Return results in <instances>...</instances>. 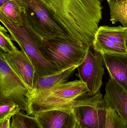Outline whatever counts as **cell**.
<instances>
[{"label": "cell", "mask_w": 127, "mask_h": 128, "mask_svg": "<svg viewBox=\"0 0 127 128\" xmlns=\"http://www.w3.org/2000/svg\"><path fill=\"white\" fill-rule=\"evenodd\" d=\"M1 22L10 34L12 41L19 45L29 57L36 71V78L45 76L58 72L41 54L37 44L24 26H19L0 12Z\"/></svg>", "instance_id": "obj_5"}, {"label": "cell", "mask_w": 127, "mask_h": 128, "mask_svg": "<svg viewBox=\"0 0 127 128\" xmlns=\"http://www.w3.org/2000/svg\"><path fill=\"white\" fill-rule=\"evenodd\" d=\"M105 128H127V126L115 110L108 107Z\"/></svg>", "instance_id": "obj_20"}, {"label": "cell", "mask_w": 127, "mask_h": 128, "mask_svg": "<svg viewBox=\"0 0 127 128\" xmlns=\"http://www.w3.org/2000/svg\"><path fill=\"white\" fill-rule=\"evenodd\" d=\"M108 106L100 91L84 96L83 104L73 112L81 128H105Z\"/></svg>", "instance_id": "obj_7"}, {"label": "cell", "mask_w": 127, "mask_h": 128, "mask_svg": "<svg viewBox=\"0 0 127 128\" xmlns=\"http://www.w3.org/2000/svg\"><path fill=\"white\" fill-rule=\"evenodd\" d=\"M127 27L100 26L95 34L92 46L101 54H127Z\"/></svg>", "instance_id": "obj_9"}, {"label": "cell", "mask_w": 127, "mask_h": 128, "mask_svg": "<svg viewBox=\"0 0 127 128\" xmlns=\"http://www.w3.org/2000/svg\"><path fill=\"white\" fill-rule=\"evenodd\" d=\"M110 10L112 23L119 22L125 28L127 27V0H107Z\"/></svg>", "instance_id": "obj_15"}, {"label": "cell", "mask_w": 127, "mask_h": 128, "mask_svg": "<svg viewBox=\"0 0 127 128\" xmlns=\"http://www.w3.org/2000/svg\"><path fill=\"white\" fill-rule=\"evenodd\" d=\"M0 55L3 57L10 68L31 91L36 77V71L27 54L18 49L11 53L0 51Z\"/></svg>", "instance_id": "obj_10"}, {"label": "cell", "mask_w": 127, "mask_h": 128, "mask_svg": "<svg viewBox=\"0 0 127 128\" xmlns=\"http://www.w3.org/2000/svg\"><path fill=\"white\" fill-rule=\"evenodd\" d=\"M88 92L86 85L75 80L40 90L31 91L28 99V116L47 110L71 112L79 106L80 98Z\"/></svg>", "instance_id": "obj_2"}, {"label": "cell", "mask_w": 127, "mask_h": 128, "mask_svg": "<svg viewBox=\"0 0 127 128\" xmlns=\"http://www.w3.org/2000/svg\"><path fill=\"white\" fill-rule=\"evenodd\" d=\"M34 116L40 128H75L77 123L73 111L47 110Z\"/></svg>", "instance_id": "obj_12"}, {"label": "cell", "mask_w": 127, "mask_h": 128, "mask_svg": "<svg viewBox=\"0 0 127 128\" xmlns=\"http://www.w3.org/2000/svg\"><path fill=\"white\" fill-rule=\"evenodd\" d=\"M126 46H127V36H126Z\"/></svg>", "instance_id": "obj_24"}, {"label": "cell", "mask_w": 127, "mask_h": 128, "mask_svg": "<svg viewBox=\"0 0 127 128\" xmlns=\"http://www.w3.org/2000/svg\"><path fill=\"white\" fill-rule=\"evenodd\" d=\"M21 6L13 0L9 1L0 6V12L19 26H23Z\"/></svg>", "instance_id": "obj_16"}, {"label": "cell", "mask_w": 127, "mask_h": 128, "mask_svg": "<svg viewBox=\"0 0 127 128\" xmlns=\"http://www.w3.org/2000/svg\"><path fill=\"white\" fill-rule=\"evenodd\" d=\"M31 90L0 55V103L12 102L27 114Z\"/></svg>", "instance_id": "obj_6"}, {"label": "cell", "mask_w": 127, "mask_h": 128, "mask_svg": "<svg viewBox=\"0 0 127 128\" xmlns=\"http://www.w3.org/2000/svg\"><path fill=\"white\" fill-rule=\"evenodd\" d=\"M52 18L74 40L92 45L102 19L103 0H38Z\"/></svg>", "instance_id": "obj_1"}, {"label": "cell", "mask_w": 127, "mask_h": 128, "mask_svg": "<svg viewBox=\"0 0 127 128\" xmlns=\"http://www.w3.org/2000/svg\"><path fill=\"white\" fill-rule=\"evenodd\" d=\"M80 66H73L50 75L36 78L31 91L48 88L68 82L75 70Z\"/></svg>", "instance_id": "obj_14"}, {"label": "cell", "mask_w": 127, "mask_h": 128, "mask_svg": "<svg viewBox=\"0 0 127 128\" xmlns=\"http://www.w3.org/2000/svg\"><path fill=\"white\" fill-rule=\"evenodd\" d=\"M36 43L42 56L58 71L73 66H80L89 48L72 39L52 38Z\"/></svg>", "instance_id": "obj_3"}, {"label": "cell", "mask_w": 127, "mask_h": 128, "mask_svg": "<svg viewBox=\"0 0 127 128\" xmlns=\"http://www.w3.org/2000/svg\"><path fill=\"white\" fill-rule=\"evenodd\" d=\"M112 0L115 1V0Z\"/></svg>", "instance_id": "obj_25"}, {"label": "cell", "mask_w": 127, "mask_h": 128, "mask_svg": "<svg viewBox=\"0 0 127 128\" xmlns=\"http://www.w3.org/2000/svg\"><path fill=\"white\" fill-rule=\"evenodd\" d=\"M21 0L36 15L31 16L26 10L22 13L24 26L36 43L52 38L72 39L52 18L39 0Z\"/></svg>", "instance_id": "obj_4"}, {"label": "cell", "mask_w": 127, "mask_h": 128, "mask_svg": "<svg viewBox=\"0 0 127 128\" xmlns=\"http://www.w3.org/2000/svg\"><path fill=\"white\" fill-rule=\"evenodd\" d=\"M81 128L80 126L78 124V123H77V125H76V128Z\"/></svg>", "instance_id": "obj_23"}, {"label": "cell", "mask_w": 127, "mask_h": 128, "mask_svg": "<svg viewBox=\"0 0 127 128\" xmlns=\"http://www.w3.org/2000/svg\"><path fill=\"white\" fill-rule=\"evenodd\" d=\"M10 0H13L14 1H15V2L17 3L19 6H21V5L22 4V1L21 0H0V6H1V5H3V4H4V3H6V2H7L9 1Z\"/></svg>", "instance_id": "obj_22"}, {"label": "cell", "mask_w": 127, "mask_h": 128, "mask_svg": "<svg viewBox=\"0 0 127 128\" xmlns=\"http://www.w3.org/2000/svg\"><path fill=\"white\" fill-rule=\"evenodd\" d=\"M103 98L108 107L115 110L127 126V92L111 78L106 84Z\"/></svg>", "instance_id": "obj_11"}, {"label": "cell", "mask_w": 127, "mask_h": 128, "mask_svg": "<svg viewBox=\"0 0 127 128\" xmlns=\"http://www.w3.org/2000/svg\"><path fill=\"white\" fill-rule=\"evenodd\" d=\"M10 128H40L35 117L20 111L12 117Z\"/></svg>", "instance_id": "obj_17"}, {"label": "cell", "mask_w": 127, "mask_h": 128, "mask_svg": "<svg viewBox=\"0 0 127 128\" xmlns=\"http://www.w3.org/2000/svg\"><path fill=\"white\" fill-rule=\"evenodd\" d=\"M7 31L0 26V47L1 51L4 53H11L18 49L12 42L10 35L7 34Z\"/></svg>", "instance_id": "obj_18"}, {"label": "cell", "mask_w": 127, "mask_h": 128, "mask_svg": "<svg viewBox=\"0 0 127 128\" xmlns=\"http://www.w3.org/2000/svg\"><path fill=\"white\" fill-rule=\"evenodd\" d=\"M104 62L102 54L89 47L83 63L78 67L77 76L86 85L89 94L100 91L104 74Z\"/></svg>", "instance_id": "obj_8"}, {"label": "cell", "mask_w": 127, "mask_h": 128, "mask_svg": "<svg viewBox=\"0 0 127 128\" xmlns=\"http://www.w3.org/2000/svg\"><path fill=\"white\" fill-rule=\"evenodd\" d=\"M110 74L127 92V54H102Z\"/></svg>", "instance_id": "obj_13"}, {"label": "cell", "mask_w": 127, "mask_h": 128, "mask_svg": "<svg viewBox=\"0 0 127 128\" xmlns=\"http://www.w3.org/2000/svg\"><path fill=\"white\" fill-rule=\"evenodd\" d=\"M21 110L19 106L13 102L0 103V122L7 118H11Z\"/></svg>", "instance_id": "obj_19"}, {"label": "cell", "mask_w": 127, "mask_h": 128, "mask_svg": "<svg viewBox=\"0 0 127 128\" xmlns=\"http://www.w3.org/2000/svg\"><path fill=\"white\" fill-rule=\"evenodd\" d=\"M10 118H7L0 122V128H10Z\"/></svg>", "instance_id": "obj_21"}]
</instances>
